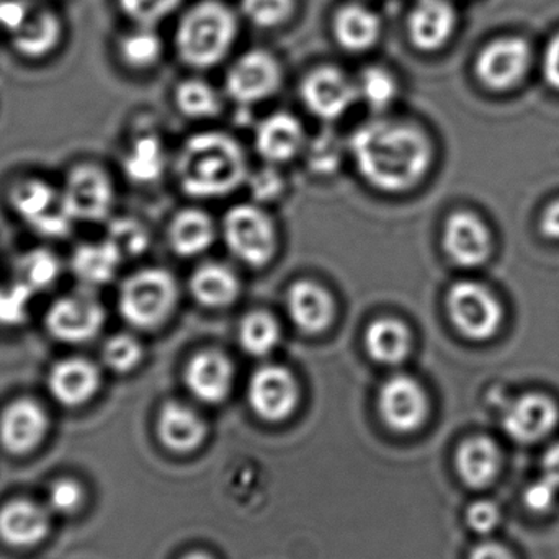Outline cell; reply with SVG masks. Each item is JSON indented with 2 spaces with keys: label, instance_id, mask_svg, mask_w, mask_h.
<instances>
[{
  "label": "cell",
  "instance_id": "36",
  "mask_svg": "<svg viewBox=\"0 0 559 559\" xmlns=\"http://www.w3.org/2000/svg\"><path fill=\"white\" fill-rule=\"evenodd\" d=\"M36 293L25 283L13 278L12 282L0 285V325L19 328L25 324L32 312V302Z\"/></svg>",
  "mask_w": 559,
  "mask_h": 559
},
{
  "label": "cell",
  "instance_id": "22",
  "mask_svg": "<svg viewBox=\"0 0 559 559\" xmlns=\"http://www.w3.org/2000/svg\"><path fill=\"white\" fill-rule=\"evenodd\" d=\"M455 22V10L447 0H419L411 13V39L423 51H436L449 41Z\"/></svg>",
  "mask_w": 559,
  "mask_h": 559
},
{
  "label": "cell",
  "instance_id": "30",
  "mask_svg": "<svg viewBox=\"0 0 559 559\" xmlns=\"http://www.w3.org/2000/svg\"><path fill=\"white\" fill-rule=\"evenodd\" d=\"M499 450L486 437L466 440L456 453V468L466 485L485 488L495 479L499 468Z\"/></svg>",
  "mask_w": 559,
  "mask_h": 559
},
{
  "label": "cell",
  "instance_id": "14",
  "mask_svg": "<svg viewBox=\"0 0 559 559\" xmlns=\"http://www.w3.org/2000/svg\"><path fill=\"white\" fill-rule=\"evenodd\" d=\"M378 406L384 423L403 433L419 429L429 411L426 391L406 374H396L381 386Z\"/></svg>",
  "mask_w": 559,
  "mask_h": 559
},
{
  "label": "cell",
  "instance_id": "8",
  "mask_svg": "<svg viewBox=\"0 0 559 559\" xmlns=\"http://www.w3.org/2000/svg\"><path fill=\"white\" fill-rule=\"evenodd\" d=\"M49 335L62 344H85L97 337L105 324V309L87 292L69 293L52 301L45 316Z\"/></svg>",
  "mask_w": 559,
  "mask_h": 559
},
{
  "label": "cell",
  "instance_id": "26",
  "mask_svg": "<svg viewBox=\"0 0 559 559\" xmlns=\"http://www.w3.org/2000/svg\"><path fill=\"white\" fill-rule=\"evenodd\" d=\"M365 347L378 364L400 365L409 357L413 335L400 319L380 318L367 329Z\"/></svg>",
  "mask_w": 559,
  "mask_h": 559
},
{
  "label": "cell",
  "instance_id": "1",
  "mask_svg": "<svg viewBox=\"0 0 559 559\" xmlns=\"http://www.w3.org/2000/svg\"><path fill=\"white\" fill-rule=\"evenodd\" d=\"M350 153L368 183L393 193L416 187L432 157L423 131L390 121H371L358 128L350 140Z\"/></svg>",
  "mask_w": 559,
  "mask_h": 559
},
{
  "label": "cell",
  "instance_id": "10",
  "mask_svg": "<svg viewBox=\"0 0 559 559\" xmlns=\"http://www.w3.org/2000/svg\"><path fill=\"white\" fill-rule=\"evenodd\" d=\"M48 432V413L29 397L12 401L0 414V445L10 455L23 456L35 452Z\"/></svg>",
  "mask_w": 559,
  "mask_h": 559
},
{
  "label": "cell",
  "instance_id": "24",
  "mask_svg": "<svg viewBox=\"0 0 559 559\" xmlns=\"http://www.w3.org/2000/svg\"><path fill=\"white\" fill-rule=\"evenodd\" d=\"M157 430L164 445L174 452H192L206 437L205 420L180 403H169L163 407Z\"/></svg>",
  "mask_w": 559,
  "mask_h": 559
},
{
  "label": "cell",
  "instance_id": "37",
  "mask_svg": "<svg viewBox=\"0 0 559 559\" xmlns=\"http://www.w3.org/2000/svg\"><path fill=\"white\" fill-rule=\"evenodd\" d=\"M143 345L130 334H117L107 338L102 347V360L115 373H130L143 360Z\"/></svg>",
  "mask_w": 559,
  "mask_h": 559
},
{
  "label": "cell",
  "instance_id": "3",
  "mask_svg": "<svg viewBox=\"0 0 559 559\" xmlns=\"http://www.w3.org/2000/svg\"><path fill=\"white\" fill-rule=\"evenodd\" d=\"M236 36V20L222 3L205 2L183 16L177 46L187 64L210 68L225 58Z\"/></svg>",
  "mask_w": 559,
  "mask_h": 559
},
{
  "label": "cell",
  "instance_id": "21",
  "mask_svg": "<svg viewBox=\"0 0 559 559\" xmlns=\"http://www.w3.org/2000/svg\"><path fill=\"white\" fill-rule=\"evenodd\" d=\"M231 361L225 354L206 350L190 360L186 371V383L197 400L218 404L228 397L233 386Z\"/></svg>",
  "mask_w": 559,
  "mask_h": 559
},
{
  "label": "cell",
  "instance_id": "19",
  "mask_svg": "<svg viewBox=\"0 0 559 559\" xmlns=\"http://www.w3.org/2000/svg\"><path fill=\"white\" fill-rule=\"evenodd\" d=\"M557 424V404L545 394H524L506 411V432L518 442H538L547 437Z\"/></svg>",
  "mask_w": 559,
  "mask_h": 559
},
{
  "label": "cell",
  "instance_id": "11",
  "mask_svg": "<svg viewBox=\"0 0 559 559\" xmlns=\"http://www.w3.org/2000/svg\"><path fill=\"white\" fill-rule=\"evenodd\" d=\"M52 512L45 502L19 498L0 508V540L15 550L38 547L51 534Z\"/></svg>",
  "mask_w": 559,
  "mask_h": 559
},
{
  "label": "cell",
  "instance_id": "35",
  "mask_svg": "<svg viewBox=\"0 0 559 559\" xmlns=\"http://www.w3.org/2000/svg\"><path fill=\"white\" fill-rule=\"evenodd\" d=\"M120 52L131 68H150L160 58L163 43L151 26L140 25L121 39Z\"/></svg>",
  "mask_w": 559,
  "mask_h": 559
},
{
  "label": "cell",
  "instance_id": "38",
  "mask_svg": "<svg viewBox=\"0 0 559 559\" xmlns=\"http://www.w3.org/2000/svg\"><path fill=\"white\" fill-rule=\"evenodd\" d=\"M176 100L180 111L190 118L213 117L219 110L218 95L202 81H187L180 84Z\"/></svg>",
  "mask_w": 559,
  "mask_h": 559
},
{
  "label": "cell",
  "instance_id": "5",
  "mask_svg": "<svg viewBox=\"0 0 559 559\" xmlns=\"http://www.w3.org/2000/svg\"><path fill=\"white\" fill-rule=\"evenodd\" d=\"M10 205L20 219L36 235L62 239L75 225L62 189L41 179L20 180L10 190Z\"/></svg>",
  "mask_w": 559,
  "mask_h": 559
},
{
  "label": "cell",
  "instance_id": "50",
  "mask_svg": "<svg viewBox=\"0 0 559 559\" xmlns=\"http://www.w3.org/2000/svg\"><path fill=\"white\" fill-rule=\"evenodd\" d=\"M542 233L547 238L559 239V200L547 206L540 223Z\"/></svg>",
  "mask_w": 559,
  "mask_h": 559
},
{
  "label": "cell",
  "instance_id": "29",
  "mask_svg": "<svg viewBox=\"0 0 559 559\" xmlns=\"http://www.w3.org/2000/svg\"><path fill=\"white\" fill-rule=\"evenodd\" d=\"M215 238V225L202 210H183L170 225V245L176 254L183 258L202 254L213 245Z\"/></svg>",
  "mask_w": 559,
  "mask_h": 559
},
{
  "label": "cell",
  "instance_id": "47",
  "mask_svg": "<svg viewBox=\"0 0 559 559\" xmlns=\"http://www.w3.org/2000/svg\"><path fill=\"white\" fill-rule=\"evenodd\" d=\"M32 10L25 0H0V29L12 35L28 19Z\"/></svg>",
  "mask_w": 559,
  "mask_h": 559
},
{
  "label": "cell",
  "instance_id": "44",
  "mask_svg": "<svg viewBox=\"0 0 559 559\" xmlns=\"http://www.w3.org/2000/svg\"><path fill=\"white\" fill-rule=\"evenodd\" d=\"M342 160V144L332 136H321L309 146L308 164L316 174H332Z\"/></svg>",
  "mask_w": 559,
  "mask_h": 559
},
{
  "label": "cell",
  "instance_id": "12",
  "mask_svg": "<svg viewBox=\"0 0 559 559\" xmlns=\"http://www.w3.org/2000/svg\"><path fill=\"white\" fill-rule=\"evenodd\" d=\"M249 403L261 419L282 423L292 416L298 403V384L292 371L278 365H267L249 381Z\"/></svg>",
  "mask_w": 559,
  "mask_h": 559
},
{
  "label": "cell",
  "instance_id": "9",
  "mask_svg": "<svg viewBox=\"0 0 559 559\" xmlns=\"http://www.w3.org/2000/svg\"><path fill=\"white\" fill-rule=\"evenodd\" d=\"M61 189L75 222H104L114 209V186L100 167L92 164L74 167Z\"/></svg>",
  "mask_w": 559,
  "mask_h": 559
},
{
  "label": "cell",
  "instance_id": "32",
  "mask_svg": "<svg viewBox=\"0 0 559 559\" xmlns=\"http://www.w3.org/2000/svg\"><path fill=\"white\" fill-rule=\"evenodd\" d=\"M166 160V150L159 138L147 134V136L138 138L124 154V174L133 182L151 183L163 176Z\"/></svg>",
  "mask_w": 559,
  "mask_h": 559
},
{
  "label": "cell",
  "instance_id": "18",
  "mask_svg": "<svg viewBox=\"0 0 559 559\" xmlns=\"http://www.w3.org/2000/svg\"><path fill=\"white\" fill-rule=\"evenodd\" d=\"M443 246L455 264L462 267H478L491 255V233L478 216L459 212L447 222Z\"/></svg>",
  "mask_w": 559,
  "mask_h": 559
},
{
  "label": "cell",
  "instance_id": "43",
  "mask_svg": "<svg viewBox=\"0 0 559 559\" xmlns=\"http://www.w3.org/2000/svg\"><path fill=\"white\" fill-rule=\"evenodd\" d=\"M180 0H120L121 9L140 25L153 26L166 19Z\"/></svg>",
  "mask_w": 559,
  "mask_h": 559
},
{
  "label": "cell",
  "instance_id": "48",
  "mask_svg": "<svg viewBox=\"0 0 559 559\" xmlns=\"http://www.w3.org/2000/svg\"><path fill=\"white\" fill-rule=\"evenodd\" d=\"M558 489L547 479H538L525 492V504L535 512H547L555 504Z\"/></svg>",
  "mask_w": 559,
  "mask_h": 559
},
{
  "label": "cell",
  "instance_id": "28",
  "mask_svg": "<svg viewBox=\"0 0 559 559\" xmlns=\"http://www.w3.org/2000/svg\"><path fill=\"white\" fill-rule=\"evenodd\" d=\"M193 296L209 308H225L233 305L241 292L238 275L218 262H209L197 269L190 280Z\"/></svg>",
  "mask_w": 559,
  "mask_h": 559
},
{
  "label": "cell",
  "instance_id": "16",
  "mask_svg": "<svg viewBox=\"0 0 559 559\" xmlns=\"http://www.w3.org/2000/svg\"><path fill=\"white\" fill-rule=\"evenodd\" d=\"M358 91L334 68H319L302 82L301 97L306 107L322 120L342 117L354 104Z\"/></svg>",
  "mask_w": 559,
  "mask_h": 559
},
{
  "label": "cell",
  "instance_id": "33",
  "mask_svg": "<svg viewBox=\"0 0 559 559\" xmlns=\"http://www.w3.org/2000/svg\"><path fill=\"white\" fill-rule=\"evenodd\" d=\"M61 274L62 265L58 255L48 249H32L20 255L15 264V278L35 293L52 288Z\"/></svg>",
  "mask_w": 559,
  "mask_h": 559
},
{
  "label": "cell",
  "instance_id": "53",
  "mask_svg": "<svg viewBox=\"0 0 559 559\" xmlns=\"http://www.w3.org/2000/svg\"><path fill=\"white\" fill-rule=\"evenodd\" d=\"M182 559H213V558L209 557V555H205V554H190V555H187V557H183Z\"/></svg>",
  "mask_w": 559,
  "mask_h": 559
},
{
  "label": "cell",
  "instance_id": "31",
  "mask_svg": "<svg viewBox=\"0 0 559 559\" xmlns=\"http://www.w3.org/2000/svg\"><path fill=\"white\" fill-rule=\"evenodd\" d=\"M334 33L348 51H365L377 43L380 20L365 7L347 5L335 15Z\"/></svg>",
  "mask_w": 559,
  "mask_h": 559
},
{
  "label": "cell",
  "instance_id": "17",
  "mask_svg": "<svg viewBox=\"0 0 559 559\" xmlns=\"http://www.w3.org/2000/svg\"><path fill=\"white\" fill-rule=\"evenodd\" d=\"M229 95L239 104H255L271 97L280 85L277 61L264 51L242 56L228 74Z\"/></svg>",
  "mask_w": 559,
  "mask_h": 559
},
{
  "label": "cell",
  "instance_id": "41",
  "mask_svg": "<svg viewBox=\"0 0 559 559\" xmlns=\"http://www.w3.org/2000/svg\"><path fill=\"white\" fill-rule=\"evenodd\" d=\"M358 94L371 108H386L396 98L397 85L394 79L381 68H368L361 74Z\"/></svg>",
  "mask_w": 559,
  "mask_h": 559
},
{
  "label": "cell",
  "instance_id": "23",
  "mask_svg": "<svg viewBox=\"0 0 559 559\" xmlns=\"http://www.w3.org/2000/svg\"><path fill=\"white\" fill-rule=\"evenodd\" d=\"M305 131L295 117L275 114L259 124L255 146L269 163H286L301 151Z\"/></svg>",
  "mask_w": 559,
  "mask_h": 559
},
{
  "label": "cell",
  "instance_id": "7",
  "mask_svg": "<svg viewBox=\"0 0 559 559\" xmlns=\"http://www.w3.org/2000/svg\"><path fill=\"white\" fill-rule=\"evenodd\" d=\"M447 306L455 328L472 341L491 338L504 319L501 302L481 283H456L450 288Z\"/></svg>",
  "mask_w": 559,
  "mask_h": 559
},
{
  "label": "cell",
  "instance_id": "49",
  "mask_svg": "<svg viewBox=\"0 0 559 559\" xmlns=\"http://www.w3.org/2000/svg\"><path fill=\"white\" fill-rule=\"evenodd\" d=\"M544 71L551 87L559 91V35L551 39L545 52Z\"/></svg>",
  "mask_w": 559,
  "mask_h": 559
},
{
  "label": "cell",
  "instance_id": "27",
  "mask_svg": "<svg viewBox=\"0 0 559 559\" xmlns=\"http://www.w3.org/2000/svg\"><path fill=\"white\" fill-rule=\"evenodd\" d=\"M62 26L51 10L33 9L28 19L10 35L13 48L26 58L49 55L61 39Z\"/></svg>",
  "mask_w": 559,
  "mask_h": 559
},
{
  "label": "cell",
  "instance_id": "13",
  "mask_svg": "<svg viewBox=\"0 0 559 559\" xmlns=\"http://www.w3.org/2000/svg\"><path fill=\"white\" fill-rule=\"evenodd\" d=\"M531 62L532 49L525 39L501 38L483 49L476 72L489 88L508 91L524 79Z\"/></svg>",
  "mask_w": 559,
  "mask_h": 559
},
{
  "label": "cell",
  "instance_id": "46",
  "mask_svg": "<svg viewBox=\"0 0 559 559\" xmlns=\"http://www.w3.org/2000/svg\"><path fill=\"white\" fill-rule=\"evenodd\" d=\"M499 509L496 508L492 502L479 501L475 502L472 508L468 509L466 514V521H468L469 527L478 534H489L495 531L496 525L499 524Z\"/></svg>",
  "mask_w": 559,
  "mask_h": 559
},
{
  "label": "cell",
  "instance_id": "40",
  "mask_svg": "<svg viewBox=\"0 0 559 559\" xmlns=\"http://www.w3.org/2000/svg\"><path fill=\"white\" fill-rule=\"evenodd\" d=\"M46 506L52 515H75L85 504V488L74 478H59L49 485Z\"/></svg>",
  "mask_w": 559,
  "mask_h": 559
},
{
  "label": "cell",
  "instance_id": "42",
  "mask_svg": "<svg viewBox=\"0 0 559 559\" xmlns=\"http://www.w3.org/2000/svg\"><path fill=\"white\" fill-rule=\"evenodd\" d=\"M246 16L264 28H272L288 19L293 0H242Z\"/></svg>",
  "mask_w": 559,
  "mask_h": 559
},
{
  "label": "cell",
  "instance_id": "52",
  "mask_svg": "<svg viewBox=\"0 0 559 559\" xmlns=\"http://www.w3.org/2000/svg\"><path fill=\"white\" fill-rule=\"evenodd\" d=\"M469 559H514L509 555L508 550L499 547V545L495 544H485L479 545L478 548L473 550L472 557Z\"/></svg>",
  "mask_w": 559,
  "mask_h": 559
},
{
  "label": "cell",
  "instance_id": "39",
  "mask_svg": "<svg viewBox=\"0 0 559 559\" xmlns=\"http://www.w3.org/2000/svg\"><path fill=\"white\" fill-rule=\"evenodd\" d=\"M107 241L120 252L121 258H138L150 246V235L136 219L118 218L108 225Z\"/></svg>",
  "mask_w": 559,
  "mask_h": 559
},
{
  "label": "cell",
  "instance_id": "51",
  "mask_svg": "<svg viewBox=\"0 0 559 559\" xmlns=\"http://www.w3.org/2000/svg\"><path fill=\"white\" fill-rule=\"evenodd\" d=\"M544 478L559 489V443L548 450L544 459Z\"/></svg>",
  "mask_w": 559,
  "mask_h": 559
},
{
  "label": "cell",
  "instance_id": "20",
  "mask_svg": "<svg viewBox=\"0 0 559 559\" xmlns=\"http://www.w3.org/2000/svg\"><path fill=\"white\" fill-rule=\"evenodd\" d=\"M289 318L301 331L318 334L334 321L335 302L324 286L311 280H299L286 295Z\"/></svg>",
  "mask_w": 559,
  "mask_h": 559
},
{
  "label": "cell",
  "instance_id": "25",
  "mask_svg": "<svg viewBox=\"0 0 559 559\" xmlns=\"http://www.w3.org/2000/svg\"><path fill=\"white\" fill-rule=\"evenodd\" d=\"M121 261L120 252L107 239L87 242L79 246L72 254L71 271L85 288H97L117 277Z\"/></svg>",
  "mask_w": 559,
  "mask_h": 559
},
{
  "label": "cell",
  "instance_id": "2",
  "mask_svg": "<svg viewBox=\"0 0 559 559\" xmlns=\"http://www.w3.org/2000/svg\"><path fill=\"white\" fill-rule=\"evenodd\" d=\"M177 176L187 195L222 199L245 182L248 163L238 141L228 134H195L180 151Z\"/></svg>",
  "mask_w": 559,
  "mask_h": 559
},
{
  "label": "cell",
  "instance_id": "4",
  "mask_svg": "<svg viewBox=\"0 0 559 559\" xmlns=\"http://www.w3.org/2000/svg\"><path fill=\"white\" fill-rule=\"evenodd\" d=\"M177 283L163 269H144L124 280L118 295L121 318L138 329L159 328L177 305Z\"/></svg>",
  "mask_w": 559,
  "mask_h": 559
},
{
  "label": "cell",
  "instance_id": "34",
  "mask_svg": "<svg viewBox=\"0 0 559 559\" xmlns=\"http://www.w3.org/2000/svg\"><path fill=\"white\" fill-rule=\"evenodd\" d=\"M280 335L282 331H280L277 319L265 311L249 312L239 328L241 347L254 357H264L274 352L278 345Z\"/></svg>",
  "mask_w": 559,
  "mask_h": 559
},
{
  "label": "cell",
  "instance_id": "45",
  "mask_svg": "<svg viewBox=\"0 0 559 559\" xmlns=\"http://www.w3.org/2000/svg\"><path fill=\"white\" fill-rule=\"evenodd\" d=\"M249 190L258 202H272L282 195L283 177L272 167H264L251 177Z\"/></svg>",
  "mask_w": 559,
  "mask_h": 559
},
{
  "label": "cell",
  "instance_id": "6",
  "mask_svg": "<svg viewBox=\"0 0 559 559\" xmlns=\"http://www.w3.org/2000/svg\"><path fill=\"white\" fill-rule=\"evenodd\" d=\"M223 235L233 254L252 267L267 264L277 249L274 223L254 205L229 210L223 222Z\"/></svg>",
  "mask_w": 559,
  "mask_h": 559
},
{
  "label": "cell",
  "instance_id": "15",
  "mask_svg": "<svg viewBox=\"0 0 559 559\" xmlns=\"http://www.w3.org/2000/svg\"><path fill=\"white\" fill-rule=\"evenodd\" d=\"M102 386L100 368L82 357L56 361L46 377V388L56 403L75 409L94 400Z\"/></svg>",
  "mask_w": 559,
  "mask_h": 559
}]
</instances>
